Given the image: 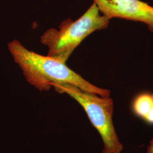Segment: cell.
Masks as SVG:
<instances>
[{
	"label": "cell",
	"instance_id": "cell-1",
	"mask_svg": "<svg viewBox=\"0 0 153 153\" xmlns=\"http://www.w3.org/2000/svg\"><path fill=\"white\" fill-rule=\"evenodd\" d=\"M7 47L27 82L40 91H48L53 83H66L87 93L110 97L109 90L99 88L86 81L66 63L28 50L18 40L8 43Z\"/></svg>",
	"mask_w": 153,
	"mask_h": 153
},
{
	"label": "cell",
	"instance_id": "cell-2",
	"mask_svg": "<svg viewBox=\"0 0 153 153\" xmlns=\"http://www.w3.org/2000/svg\"><path fill=\"white\" fill-rule=\"evenodd\" d=\"M109 20L93 2L78 19L74 21L68 18L61 23L58 29L47 30L41 36L40 42L47 47L48 56L66 63L85 39L95 31L107 27Z\"/></svg>",
	"mask_w": 153,
	"mask_h": 153
},
{
	"label": "cell",
	"instance_id": "cell-3",
	"mask_svg": "<svg viewBox=\"0 0 153 153\" xmlns=\"http://www.w3.org/2000/svg\"><path fill=\"white\" fill-rule=\"evenodd\" d=\"M52 86L60 94L74 99L85 111L93 126L103 141L102 153H121L124 146L115 130L113 121L114 103L109 97H102L83 91L66 83H53Z\"/></svg>",
	"mask_w": 153,
	"mask_h": 153
},
{
	"label": "cell",
	"instance_id": "cell-4",
	"mask_svg": "<svg viewBox=\"0 0 153 153\" xmlns=\"http://www.w3.org/2000/svg\"><path fill=\"white\" fill-rule=\"evenodd\" d=\"M100 12L111 19L117 18L141 22L153 32V6L140 0H93Z\"/></svg>",
	"mask_w": 153,
	"mask_h": 153
},
{
	"label": "cell",
	"instance_id": "cell-5",
	"mask_svg": "<svg viewBox=\"0 0 153 153\" xmlns=\"http://www.w3.org/2000/svg\"><path fill=\"white\" fill-rule=\"evenodd\" d=\"M133 109L135 114L145 121L153 111V98L149 94L139 95L134 99Z\"/></svg>",
	"mask_w": 153,
	"mask_h": 153
},
{
	"label": "cell",
	"instance_id": "cell-6",
	"mask_svg": "<svg viewBox=\"0 0 153 153\" xmlns=\"http://www.w3.org/2000/svg\"><path fill=\"white\" fill-rule=\"evenodd\" d=\"M146 153H153V138L149 143V145H148Z\"/></svg>",
	"mask_w": 153,
	"mask_h": 153
},
{
	"label": "cell",
	"instance_id": "cell-7",
	"mask_svg": "<svg viewBox=\"0 0 153 153\" xmlns=\"http://www.w3.org/2000/svg\"><path fill=\"white\" fill-rule=\"evenodd\" d=\"M152 97H153V94H152Z\"/></svg>",
	"mask_w": 153,
	"mask_h": 153
}]
</instances>
